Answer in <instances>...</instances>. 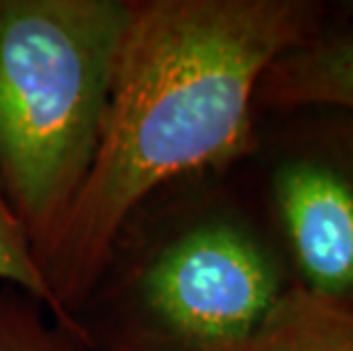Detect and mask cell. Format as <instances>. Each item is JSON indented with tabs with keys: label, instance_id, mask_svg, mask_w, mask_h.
I'll return each mask as SVG.
<instances>
[{
	"label": "cell",
	"instance_id": "cell-3",
	"mask_svg": "<svg viewBox=\"0 0 353 351\" xmlns=\"http://www.w3.org/2000/svg\"><path fill=\"white\" fill-rule=\"evenodd\" d=\"M283 288L246 228L205 221L164 244L137 283L141 317L171 351H228L272 312Z\"/></svg>",
	"mask_w": 353,
	"mask_h": 351
},
{
	"label": "cell",
	"instance_id": "cell-5",
	"mask_svg": "<svg viewBox=\"0 0 353 351\" xmlns=\"http://www.w3.org/2000/svg\"><path fill=\"white\" fill-rule=\"evenodd\" d=\"M258 99L276 108H335L353 128V23L319 28L269 66Z\"/></svg>",
	"mask_w": 353,
	"mask_h": 351
},
{
	"label": "cell",
	"instance_id": "cell-8",
	"mask_svg": "<svg viewBox=\"0 0 353 351\" xmlns=\"http://www.w3.org/2000/svg\"><path fill=\"white\" fill-rule=\"evenodd\" d=\"M32 299L0 292V351H78L69 328L50 326Z\"/></svg>",
	"mask_w": 353,
	"mask_h": 351
},
{
	"label": "cell",
	"instance_id": "cell-4",
	"mask_svg": "<svg viewBox=\"0 0 353 351\" xmlns=\"http://www.w3.org/2000/svg\"><path fill=\"white\" fill-rule=\"evenodd\" d=\"M274 199L305 290L353 299V181L321 160H290L274 176Z\"/></svg>",
	"mask_w": 353,
	"mask_h": 351
},
{
	"label": "cell",
	"instance_id": "cell-2",
	"mask_svg": "<svg viewBox=\"0 0 353 351\" xmlns=\"http://www.w3.org/2000/svg\"><path fill=\"white\" fill-rule=\"evenodd\" d=\"M130 0H0V188L41 263L99 151Z\"/></svg>",
	"mask_w": 353,
	"mask_h": 351
},
{
	"label": "cell",
	"instance_id": "cell-6",
	"mask_svg": "<svg viewBox=\"0 0 353 351\" xmlns=\"http://www.w3.org/2000/svg\"><path fill=\"white\" fill-rule=\"evenodd\" d=\"M228 351H353V299L283 292L265 322Z\"/></svg>",
	"mask_w": 353,
	"mask_h": 351
},
{
	"label": "cell",
	"instance_id": "cell-7",
	"mask_svg": "<svg viewBox=\"0 0 353 351\" xmlns=\"http://www.w3.org/2000/svg\"><path fill=\"white\" fill-rule=\"evenodd\" d=\"M0 283H7L21 294L32 299L34 303H39L43 310H48L57 319L59 326L69 328V331L78 328L66 319L62 308L57 305V299L48 285L39 258H37L34 244L7 201L3 188H0Z\"/></svg>",
	"mask_w": 353,
	"mask_h": 351
},
{
	"label": "cell",
	"instance_id": "cell-1",
	"mask_svg": "<svg viewBox=\"0 0 353 351\" xmlns=\"http://www.w3.org/2000/svg\"><path fill=\"white\" fill-rule=\"evenodd\" d=\"M310 0L134 3L99 151L41 270L66 319L94 292L132 212L253 146V101L278 57L321 28Z\"/></svg>",
	"mask_w": 353,
	"mask_h": 351
}]
</instances>
